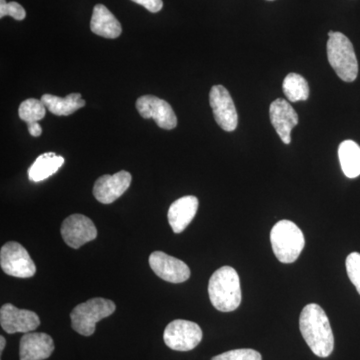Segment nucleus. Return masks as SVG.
I'll return each mask as SVG.
<instances>
[{
    "mask_svg": "<svg viewBox=\"0 0 360 360\" xmlns=\"http://www.w3.org/2000/svg\"><path fill=\"white\" fill-rule=\"evenodd\" d=\"M149 265L156 276L167 283H181L191 277V269L187 264L162 251L151 253Z\"/></svg>",
    "mask_w": 360,
    "mask_h": 360,
    "instance_id": "11",
    "label": "nucleus"
},
{
    "mask_svg": "<svg viewBox=\"0 0 360 360\" xmlns=\"http://www.w3.org/2000/svg\"><path fill=\"white\" fill-rule=\"evenodd\" d=\"M54 350L53 340L42 333H28L21 338L20 360H44L51 357Z\"/></svg>",
    "mask_w": 360,
    "mask_h": 360,
    "instance_id": "15",
    "label": "nucleus"
},
{
    "mask_svg": "<svg viewBox=\"0 0 360 360\" xmlns=\"http://www.w3.org/2000/svg\"><path fill=\"white\" fill-rule=\"evenodd\" d=\"M9 15L15 20H23L25 18V9L15 1L6 2L0 0V18Z\"/></svg>",
    "mask_w": 360,
    "mask_h": 360,
    "instance_id": "25",
    "label": "nucleus"
},
{
    "mask_svg": "<svg viewBox=\"0 0 360 360\" xmlns=\"http://www.w3.org/2000/svg\"><path fill=\"white\" fill-rule=\"evenodd\" d=\"M283 92L291 103L305 101L309 97V85L302 75L290 73L283 82Z\"/></svg>",
    "mask_w": 360,
    "mask_h": 360,
    "instance_id": "21",
    "label": "nucleus"
},
{
    "mask_svg": "<svg viewBox=\"0 0 360 360\" xmlns=\"http://www.w3.org/2000/svg\"><path fill=\"white\" fill-rule=\"evenodd\" d=\"M0 324L9 335L28 333L39 328V315L30 310L20 309L11 303L4 304L0 309Z\"/></svg>",
    "mask_w": 360,
    "mask_h": 360,
    "instance_id": "12",
    "label": "nucleus"
},
{
    "mask_svg": "<svg viewBox=\"0 0 360 360\" xmlns=\"http://www.w3.org/2000/svg\"><path fill=\"white\" fill-rule=\"evenodd\" d=\"M270 1H271V0H270Z\"/></svg>",
    "mask_w": 360,
    "mask_h": 360,
    "instance_id": "30",
    "label": "nucleus"
},
{
    "mask_svg": "<svg viewBox=\"0 0 360 360\" xmlns=\"http://www.w3.org/2000/svg\"><path fill=\"white\" fill-rule=\"evenodd\" d=\"M40 101L52 115L58 116L72 115L75 111L85 106V101L82 98L80 94H70L65 98L52 96V94H44Z\"/></svg>",
    "mask_w": 360,
    "mask_h": 360,
    "instance_id": "18",
    "label": "nucleus"
},
{
    "mask_svg": "<svg viewBox=\"0 0 360 360\" xmlns=\"http://www.w3.org/2000/svg\"><path fill=\"white\" fill-rule=\"evenodd\" d=\"M90 30L99 37L110 39H117L122 32L120 21L116 20L115 16L103 4L94 6L90 21Z\"/></svg>",
    "mask_w": 360,
    "mask_h": 360,
    "instance_id": "17",
    "label": "nucleus"
},
{
    "mask_svg": "<svg viewBox=\"0 0 360 360\" xmlns=\"http://www.w3.org/2000/svg\"><path fill=\"white\" fill-rule=\"evenodd\" d=\"M0 265L4 274L18 278H30L37 272V266L27 250L15 241H9L2 246Z\"/></svg>",
    "mask_w": 360,
    "mask_h": 360,
    "instance_id": "6",
    "label": "nucleus"
},
{
    "mask_svg": "<svg viewBox=\"0 0 360 360\" xmlns=\"http://www.w3.org/2000/svg\"><path fill=\"white\" fill-rule=\"evenodd\" d=\"M139 115L146 120L153 118L162 129H174L177 125V117L172 106L163 99L155 96H143L136 101Z\"/></svg>",
    "mask_w": 360,
    "mask_h": 360,
    "instance_id": "10",
    "label": "nucleus"
},
{
    "mask_svg": "<svg viewBox=\"0 0 360 360\" xmlns=\"http://www.w3.org/2000/svg\"><path fill=\"white\" fill-rule=\"evenodd\" d=\"M341 168L348 179H356L360 175V146L356 142L345 141L338 148Z\"/></svg>",
    "mask_w": 360,
    "mask_h": 360,
    "instance_id": "20",
    "label": "nucleus"
},
{
    "mask_svg": "<svg viewBox=\"0 0 360 360\" xmlns=\"http://www.w3.org/2000/svg\"><path fill=\"white\" fill-rule=\"evenodd\" d=\"M300 333L311 352L328 357L335 349V336L326 311L315 303L307 304L300 317Z\"/></svg>",
    "mask_w": 360,
    "mask_h": 360,
    "instance_id": "1",
    "label": "nucleus"
},
{
    "mask_svg": "<svg viewBox=\"0 0 360 360\" xmlns=\"http://www.w3.org/2000/svg\"><path fill=\"white\" fill-rule=\"evenodd\" d=\"M333 33H335V32H333V30H331V32H328V37H331V35H333Z\"/></svg>",
    "mask_w": 360,
    "mask_h": 360,
    "instance_id": "29",
    "label": "nucleus"
},
{
    "mask_svg": "<svg viewBox=\"0 0 360 360\" xmlns=\"http://www.w3.org/2000/svg\"><path fill=\"white\" fill-rule=\"evenodd\" d=\"M47 108H45L41 101L35 98L26 99L20 104L18 110V115L20 120L27 123V125H32L33 123L39 122L44 120L46 115Z\"/></svg>",
    "mask_w": 360,
    "mask_h": 360,
    "instance_id": "22",
    "label": "nucleus"
},
{
    "mask_svg": "<svg viewBox=\"0 0 360 360\" xmlns=\"http://www.w3.org/2000/svg\"><path fill=\"white\" fill-rule=\"evenodd\" d=\"M165 345L176 352H189L202 340V330L198 323L176 319L170 322L163 333Z\"/></svg>",
    "mask_w": 360,
    "mask_h": 360,
    "instance_id": "7",
    "label": "nucleus"
},
{
    "mask_svg": "<svg viewBox=\"0 0 360 360\" xmlns=\"http://www.w3.org/2000/svg\"><path fill=\"white\" fill-rule=\"evenodd\" d=\"M210 103L217 124L225 131H233L238 124L236 105L229 90L222 85H215L210 90Z\"/></svg>",
    "mask_w": 360,
    "mask_h": 360,
    "instance_id": "8",
    "label": "nucleus"
},
{
    "mask_svg": "<svg viewBox=\"0 0 360 360\" xmlns=\"http://www.w3.org/2000/svg\"><path fill=\"white\" fill-rule=\"evenodd\" d=\"M131 180V174L125 170H122L113 175H103L94 184V198L103 205H110L129 188Z\"/></svg>",
    "mask_w": 360,
    "mask_h": 360,
    "instance_id": "13",
    "label": "nucleus"
},
{
    "mask_svg": "<svg viewBox=\"0 0 360 360\" xmlns=\"http://www.w3.org/2000/svg\"><path fill=\"white\" fill-rule=\"evenodd\" d=\"M28 131L33 137H39L42 134V129L39 122L28 125Z\"/></svg>",
    "mask_w": 360,
    "mask_h": 360,
    "instance_id": "27",
    "label": "nucleus"
},
{
    "mask_svg": "<svg viewBox=\"0 0 360 360\" xmlns=\"http://www.w3.org/2000/svg\"><path fill=\"white\" fill-rule=\"evenodd\" d=\"M131 1L146 7L148 11L153 13H158L163 6L162 0H131Z\"/></svg>",
    "mask_w": 360,
    "mask_h": 360,
    "instance_id": "26",
    "label": "nucleus"
},
{
    "mask_svg": "<svg viewBox=\"0 0 360 360\" xmlns=\"http://www.w3.org/2000/svg\"><path fill=\"white\" fill-rule=\"evenodd\" d=\"M345 265H347V276L360 295V253H350L347 258Z\"/></svg>",
    "mask_w": 360,
    "mask_h": 360,
    "instance_id": "24",
    "label": "nucleus"
},
{
    "mask_svg": "<svg viewBox=\"0 0 360 360\" xmlns=\"http://www.w3.org/2000/svg\"><path fill=\"white\" fill-rule=\"evenodd\" d=\"M270 122L283 143L290 144L291 131L298 123V115L288 101L276 99L269 108Z\"/></svg>",
    "mask_w": 360,
    "mask_h": 360,
    "instance_id": "14",
    "label": "nucleus"
},
{
    "mask_svg": "<svg viewBox=\"0 0 360 360\" xmlns=\"http://www.w3.org/2000/svg\"><path fill=\"white\" fill-rule=\"evenodd\" d=\"M115 302L103 297L92 298L80 303L70 314L71 328L84 336L94 335L97 322L115 311Z\"/></svg>",
    "mask_w": 360,
    "mask_h": 360,
    "instance_id": "5",
    "label": "nucleus"
},
{
    "mask_svg": "<svg viewBox=\"0 0 360 360\" xmlns=\"http://www.w3.org/2000/svg\"><path fill=\"white\" fill-rule=\"evenodd\" d=\"M270 243L277 259L286 264L300 257L305 245L302 229L290 220H281L272 227Z\"/></svg>",
    "mask_w": 360,
    "mask_h": 360,
    "instance_id": "3",
    "label": "nucleus"
},
{
    "mask_svg": "<svg viewBox=\"0 0 360 360\" xmlns=\"http://www.w3.org/2000/svg\"><path fill=\"white\" fill-rule=\"evenodd\" d=\"M328 58L336 75L345 82H352L359 75V63L354 45L343 33L335 32L329 37Z\"/></svg>",
    "mask_w": 360,
    "mask_h": 360,
    "instance_id": "4",
    "label": "nucleus"
},
{
    "mask_svg": "<svg viewBox=\"0 0 360 360\" xmlns=\"http://www.w3.org/2000/svg\"><path fill=\"white\" fill-rule=\"evenodd\" d=\"M198 210V200L193 195L175 200L168 210V222L175 233H181L191 224Z\"/></svg>",
    "mask_w": 360,
    "mask_h": 360,
    "instance_id": "16",
    "label": "nucleus"
},
{
    "mask_svg": "<svg viewBox=\"0 0 360 360\" xmlns=\"http://www.w3.org/2000/svg\"><path fill=\"white\" fill-rule=\"evenodd\" d=\"M208 295L213 307L219 311L238 309L241 303V290L236 270L231 266L217 269L210 277Z\"/></svg>",
    "mask_w": 360,
    "mask_h": 360,
    "instance_id": "2",
    "label": "nucleus"
},
{
    "mask_svg": "<svg viewBox=\"0 0 360 360\" xmlns=\"http://www.w3.org/2000/svg\"><path fill=\"white\" fill-rule=\"evenodd\" d=\"M60 232L66 245L75 250L94 240L97 236L96 225L82 214H72L63 220Z\"/></svg>",
    "mask_w": 360,
    "mask_h": 360,
    "instance_id": "9",
    "label": "nucleus"
},
{
    "mask_svg": "<svg viewBox=\"0 0 360 360\" xmlns=\"http://www.w3.org/2000/svg\"><path fill=\"white\" fill-rule=\"evenodd\" d=\"M6 341L4 336H0V354L4 352V347H6Z\"/></svg>",
    "mask_w": 360,
    "mask_h": 360,
    "instance_id": "28",
    "label": "nucleus"
},
{
    "mask_svg": "<svg viewBox=\"0 0 360 360\" xmlns=\"http://www.w3.org/2000/svg\"><path fill=\"white\" fill-rule=\"evenodd\" d=\"M212 360H262V356L257 350L243 348L229 350L224 354L217 355Z\"/></svg>",
    "mask_w": 360,
    "mask_h": 360,
    "instance_id": "23",
    "label": "nucleus"
},
{
    "mask_svg": "<svg viewBox=\"0 0 360 360\" xmlns=\"http://www.w3.org/2000/svg\"><path fill=\"white\" fill-rule=\"evenodd\" d=\"M65 163L63 156L54 153H46L39 156L28 170V179L32 182H40L56 174Z\"/></svg>",
    "mask_w": 360,
    "mask_h": 360,
    "instance_id": "19",
    "label": "nucleus"
}]
</instances>
